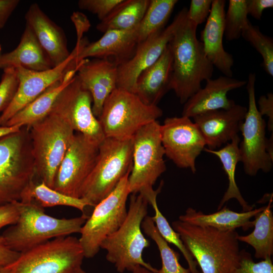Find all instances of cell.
<instances>
[{"instance_id":"7","label":"cell","mask_w":273,"mask_h":273,"mask_svg":"<svg viewBox=\"0 0 273 273\" xmlns=\"http://www.w3.org/2000/svg\"><path fill=\"white\" fill-rule=\"evenodd\" d=\"M158 120L140 128L133 137L132 166L128 177L130 194H140L149 202L156 198L163 182L154 190L153 186L166 167Z\"/></svg>"},{"instance_id":"37","label":"cell","mask_w":273,"mask_h":273,"mask_svg":"<svg viewBox=\"0 0 273 273\" xmlns=\"http://www.w3.org/2000/svg\"><path fill=\"white\" fill-rule=\"evenodd\" d=\"M18 84L16 69L14 67L5 68L0 82V113L3 112L12 101Z\"/></svg>"},{"instance_id":"5","label":"cell","mask_w":273,"mask_h":273,"mask_svg":"<svg viewBox=\"0 0 273 273\" xmlns=\"http://www.w3.org/2000/svg\"><path fill=\"white\" fill-rule=\"evenodd\" d=\"M148 202L140 194H132L129 208L123 223L102 243L101 248L107 251L106 259L114 264L117 271H132L141 266L153 273L158 269L143 259L144 250L150 246V241L141 230L143 220L147 216Z\"/></svg>"},{"instance_id":"1","label":"cell","mask_w":273,"mask_h":273,"mask_svg":"<svg viewBox=\"0 0 273 273\" xmlns=\"http://www.w3.org/2000/svg\"><path fill=\"white\" fill-rule=\"evenodd\" d=\"M201 273H231L239 264L241 250L236 231H223L191 224L179 220L172 222Z\"/></svg>"},{"instance_id":"47","label":"cell","mask_w":273,"mask_h":273,"mask_svg":"<svg viewBox=\"0 0 273 273\" xmlns=\"http://www.w3.org/2000/svg\"><path fill=\"white\" fill-rule=\"evenodd\" d=\"M79 273H86V272L81 268L79 270ZM131 273H153V272H151V271L146 268L145 267H144L141 266H136L135 268H134Z\"/></svg>"},{"instance_id":"39","label":"cell","mask_w":273,"mask_h":273,"mask_svg":"<svg viewBox=\"0 0 273 273\" xmlns=\"http://www.w3.org/2000/svg\"><path fill=\"white\" fill-rule=\"evenodd\" d=\"M122 0H80L79 9L97 16L100 21L105 18Z\"/></svg>"},{"instance_id":"42","label":"cell","mask_w":273,"mask_h":273,"mask_svg":"<svg viewBox=\"0 0 273 273\" xmlns=\"http://www.w3.org/2000/svg\"><path fill=\"white\" fill-rule=\"evenodd\" d=\"M257 109L261 116L268 117L267 124V129L272 132L273 131V94L268 93L266 95H262L258 101Z\"/></svg>"},{"instance_id":"22","label":"cell","mask_w":273,"mask_h":273,"mask_svg":"<svg viewBox=\"0 0 273 273\" xmlns=\"http://www.w3.org/2000/svg\"><path fill=\"white\" fill-rule=\"evenodd\" d=\"M225 3L224 0H212L210 14L201 33V42L213 66L224 76L232 77L234 58L223 45Z\"/></svg>"},{"instance_id":"6","label":"cell","mask_w":273,"mask_h":273,"mask_svg":"<svg viewBox=\"0 0 273 273\" xmlns=\"http://www.w3.org/2000/svg\"><path fill=\"white\" fill-rule=\"evenodd\" d=\"M36 176L29 129L0 138V205L21 201Z\"/></svg>"},{"instance_id":"14","label":"cell","mask_w":273,"mask_h":273,"mask_svg":"<svg viewBox=\"0 0 273 273\" xmlns=\"http://www.w3.org/2000/svg\"><path fill=\"white\" fill-rule=\"evenodd\" d=\"M160 132L165 155L177 167L196 171V160L205 148V140L190 118H166Z\"/></svg>"},{"instance_id":"2","label":"cell","mask_w":273,"mask_h":273,"mask_svg":"<svg viewBox=\"0 0 273 273\" xmlns=\"http://www.w3.org/2000/svg\"><path fill=\"white\" fill-rule=\"evenodd\" d=\"M29 129L36 176L53 189L57 171L75 134L60 94L49 113Z\"/></svg>"},{"instance_id":"11","label":"cell","mask_w":273,"mask_h":273,"mask_svg":"<svg viewBox=\"0 0 273 273\" xmlns=\"http://www.w3.org/2000/svg\"><path fill=\"white\" fill-rule=\"evenodd\" d=\"M128 172L114 190L94 207L81 228L80 244L84 257H94L99 251L102 242L116 231L123 223L127 213L126 202L130 194Z\"/></svg>"},{"instance_id":"49","label":"cell","mask_w":273,"mask_h":273,"mask_svg":"<svg viewBox=\"0 0 273 273\" xmlns=\"http://www.w3.org/2000/svg\"><path fill=\"white\" fill-rule=\"evenodd\" d=\"M12 265L7 266H0V273H11Z\"/></svg>"},{"instance_id":"12","label":"cell","mask_w":273,"mask_h":273,"mask_svg":"<svg viewBox=\"0 0 273 273\" xmlns=\"http://www.w3.org/2000/svg\"><path fill=\"white\" fill-rule=\"evenodd\" d=\"M255 81V74L250 73L246 83L248 107L240 131L243 140L239 144L240 161L245 173L251 176H255L260 170L269 172L273 162V158L266 151V124L256 103Z\"/></svg>"},{"instance_id":"41","label":"cell","mask_w":273,"mask_h":273,"mask_svg":"<svg viewBox=\"0 0 273 273\" xmlns=\"http://www.w3.org/2000/svg\"><path fill=\"white\" fill-rule=\"evenodd\" d=\"M17 202L0 205V231L6 226L16 223L19 217Z\"/></svg>"},{"instance_id":"51","label":"cell","mask_w":273,"mask_h":273,"mask_svg":"<svg viewBox=\"0 0 273 273\" xmlns=\"http://www.w3.org/2000/svg\"><path fill=\"white\" fill-rule=\"evenodd\" d=\"M77 273H79V272H77Z\"/></svg>"},{"instance_id":"9","label":"cell","mask_w":273,"mask_h":273,"mask_svg":"<svg viewBox=\"0 0 273 273\" xmlns=\"http://www.w3.org/2000/svg\"><path fill=\"white\" fill-rule=\"evenodd\" d=\"M162 114L157 105H147L135 94L116 88L105 101L98 119L105 138L126 140Z\"/></svg>"},{"instance_id":"48","label":"cell","mask_w":273,"mask_h":273,"mask_svg":"<svg viewBox=\"0 0 273 273\" xmlns=\"http://www.w3.org/2000/svg\"><path fill=\"white\" fill-rule=\"evenodd\" d=\"M273 136L271 133V136L267 139L266 151L270 156L273 158Z\"/></svg>"},{"instance_id":"20","label":"cell","mask_w":273,"mask_h":273,"mask_svg":"<svg viewBox=\"0 0 273 273\" xmlns=\"http://www.w3.org/2000/svg\"><path fill=\"white\" fill-rule=\"evenodd\" d=\"M80 48L76 60L78 64L92 57L107 59L118 66L130 59L138 44V27L128 30H109L98 40L87 42L86 39L77 37Z\"/></svg>"},{"instance_id":"17","label":"cell","mask_w":273,"mask_h":273,"mask_svg":"<svg viewBox=\"0 0 273 273\" xmlns=\"http://www.w3.org/2000/svg\"><path fill=\"white\" fill-rule=\"evenodd\" d=\"M60 96L74 130L100 144L105 136L93 113L92 96L82 86L76 74Z\"/></svg>"},{"instance_id":"33","label":"cell","mask_w":273,"mask_h":273,"mask_svg":"<svg viewBox=\"0 0 273 273\" xmlns=\"http://www.w3.org/2000/svg\"><path fill=\"white\" fill-rule=\"evenodd\" d=\"M141 227L144 233L154 241L159 249L162 265L156 273H191L189 268L181 265L178 253L161 237L151 217L146 216L142 222Z\"/></svg>"},{"instance_id":"34","label":"cell","mask_w":273,"mask_h":273,"mask_svg":"<svg viewBox=\"0 0 273 273\" xmlns=\"http://www.w3.org/2000/svg\"><path fill=\"white\" fill-rule=\"evenodd\" d=\"M149 204L154 210L155 215L151 218L160 235L168 243L173 244L179 249L187 261L188 268L191 273H201L197 268L198 264L196 261L185 247L179 234L170 225L166 218L160 211L157 199L151 200Z\"/></svg>"},{"instance_id":"30","label":"cell","mask_w":273,"mask_h":273,"mask_svg":"<svg viewBox=\"0 0 273 273\" xmlns=\"http://www.w3.org/2000/svg\"><path fill=\"white\" fill-rule=\"evenodd\" d=\"M272 195L263 211L255 216L254 228L250 234L238 235L239 242L246 243L253 247L256 258H271L273 254V214L271 210Z\"/></svg>"},{"instance_id":"52","label":"cell","mask_w":273,"mask_h":273,"mask_svg":"<svg viewBox=\"0 0 273 273\" xmlns=\"http://www.w3.org/2000/svg\"></svg>"},{"instance_id":"46","label":"cell","mask_w":273,"mask_h":273,"mask_svg":"<svg viewBox=\"0 0 273 273\" xmlns=\"http://www.w3.org/2000/svg\"><path fill=\"white\" fill-rule=\"evenodd\" d=\"M23 126L20 125L6 126H0V138L7 135L19 131Z\"/></svg>"},{"instance_id":"4","label":"cell","mask_w":273,"mask_h":273,"mask_svg":"<svg viewBox=\"0 0 273 273\" xmlns=\"http://www.w3.org/2000/svg\"><path fill=\"white\" fill-rule=\"evenodd\" d=\"M19 217L1 235L11 249L21 253L53 239L80 233L88 216L58 218L44 212L36 203L17 202Z\"/></svg>"},{"instance_id":"13","label":"cell","mask_w":273,"mask_h":273,"mask_svg":"<svg viewBox=\"0 0 273 273\" xmlns=\"http://www.w3.org/2000/svg\"><path fill=\"white\" fill-rule=\"evenodd\" d=\"M100 144L81 133H75L57 171L53 189L66 195L81 198L83 184L93 169Z\"/></svg>"},{"instance_id":"3","label":"cell","mask_w":273,"mask_h":273,"mask_svg":"<svg viewBox=\"0 0 273 273\" xmlns=\"http://www.w3.org/2000/svg\"><path fill=\"white\" fill-rule=\"evenodd\" d=\"M197 27L186 17L168 44L172 56L170 89L182 104L202 87L203 81L211 78L213 72L214 66L197 38Z\"/></svg>"},{"instance_id":"29","label":"cell","mask_w":273,"mask_h":273,"mask_svg":"<svg viewBox=\"0 0 273 273\" xmlns=\"http://www.w3.org/2000/svg\"><path fill=\"white\" fill-rule=\"evenodd\" d=\"M150 0H122L96 26L98 30H128L136 28L142 20Z\"/></svg>"},{"instance_id":"10","label":"cell","mask_w":273,"mask_h":273,"mask_svg":"<svg viewBox=\"0 0 273 273\" xmlns=\"http://www.w3.org/2000/svg\"><path fill=\"white\" fill-rule=\"evenodd\" d=\"M84 258L78 239L57 237L21 252L11 273H77Z\"/></svg>"},{"instance_id":"25","label":"cell","mask_w":273,"mask_h":273,"mask_svg":"<svg viewBox=\"0 0 273 273\" xmlns=\"http://www.w3.org/2000/svg\"><path fill=\"white\" fill-rule=\"evenodd\" d=\"M265 207V206L247 211L237 212L224 206L216 212L209 214H205L189 207L184 214L179 216L178 220L191 224L212 227L223 231H236L240 228L247 231L253 227L254 222L251 219L263 211Z\"/></svg>"},{"instance_id":"44","label":"cell","mask_w":273,"mask_h":273,"mask_svg":"<svg viewBox=\"0 0 273 273\" xmlns=\"http://www.w3.org/2000/svg\"><path fill=\"white\" fill-rule=\"evenodd\" d=\"M21 253L10 248L4 238L0 236V266L13 264L18 259Z\"/></svg>"},{"instance_id":"15","label":"cell","mask_w":273,"mask_h":273,"mask_svg":"<svg viewBox=\"0 0 273 273\" xmlns=\"http://www.w3.org/2000/svg\"><path fill=\"white\" fill-rule=\"evenodd\" d=\"M76 44L69 57L62 63L44 71H34L22 67L16 68L19 80L16 93L7 108L0 115V126L5 124L17 112L36 99L48 88L60 80L69 70L78 64L76 58L80 44Z\"/></svg>"},{"instance_id":"45","label":"cell","mask_w":273,"mask_h":273,"mask_svg":"<svg viewBox=\"0 0 273 273\" xmlns=\"http://www.w3.org/2000/svg\"><path fill=\"white\" fill-rule=\"evenodd\" d=\"M19 3V0H0V29L4 27Z\"/></svg>"},{"instance_id":"35","label":"cell","mask_w":273,"mask_h":273,"mask_svg":"<svg viewBox=\"0 0 273 273\" xmlns=\"http://www.w3.org/2000/svg\"><path fill=\"white\" fill-rule=\"evenodd\" d=\"M246 0H230L224 16L225 39L232 41L239 39L250 22L248 19Z\"/></svg>"},{"instance_id":"24","label":"cell","mask_w":273,"mask_h":273,"mask_svg":"<svg viewBox=\"0 0 273 273\" xmlns=\"http://www.w3.org/2000/svg\"><path fill=\"white\" fill-rule=\"evenodd\" d=\"M172 72V56L168 44L158 60L139 75L133 93L145 104L157 105L163 96L171 90Z\"/></svg>"},{"instance_id":"18","label":"cell","mask_w":273,"mask_h":273,"mask_svg":"<svg viewBox=\"0 0 273 273\" xmlns=\"http://www.w3.org/2000/svg\"><path fill=\"white\" fill-rule=\"evenodd\" d=\"M247 108L235 104L229 109L208 111L193 118L208 149L215 150L229 143L241 131Z\"/></svg>"},{"instance_id":"19","label":"cell","mask_w":273,"mask_h":273,"mask_svg":"<svg viewBox=\"0 0 273 273\" xmlns=\"http://www.w3.org/2000/svg\"><path fill=\"white\" fill-rule=\"evenodd\" d=\"M118 65L103 59H88L80 61L76 75L82 86L92 97V111L98 119L104 104L110 94L117 88Z\"/></svg>"},{"instance_id":"23","label":"cell","mask_w":273,"mask_h":273,"mask_svg":"<svg viewBox=\"0 0 273 273\" xmlns=\"http://www.w3.org/2000/svg\"><path fill=\"white\" fill-rule=\"evenodd\" d=\"M25 19L26 24L34 33L39 43L54 67L59 65L70 56L63 30L53 21L36 3L31 4Z\"/></svg>"},{"instance_id":"21","label":"cell","mask_w":273,"mask_h":273,"mask_svg":"<svg viewBox=\"0 0 273 273\" xmlns=\"http://www.w3.org/2000/svg\"><path fill=\"white\" fill-rule=\"evenodd\" d=\"M206 81L201 87L184 104L182 116L189 118L208 111L229 109L235 105L234 100L228 98L231 90L241 87L247 81L240 80L232 77L220 76Z\"/></svg>"},{"instance_id":"38","label":"cell","mask_w":273,"mask_h":273,"mask_svg":"<svg viewBox=\"0 0 273 273\" xmlns=\"http://www.w3.org/2000/svg\"><path fill=\"white\" fill-rule=\"evenodd\" d=\"M231 273H273L271 258L255 262L250 253L242 250L239 264Z\"/></svg>"},{"instance_id":"40","label":"cell","mask_w":273,"mask_h":273,"mask_svg":"<svg viewBox=\"0 0 273 273\" xmlns=\"http://www.w3.org/2000/svg\"><path fill=\"white\" fill-rule=\"evenodd\" d=\"M212 0H192L187 18L196 26L204 22L208 18L212 7Z\"/></svg>"},{"instance_id":"16","label":"cell","mask_w":273,"mask_h":273,"mask_svg":"<svg viewBox=\"0 0 273 273\" xmlns=\"http://www.w3.org/2000/svg\"><path fill=\"white\" fill-rule=\"evenodd\" d=\"M187 11L186 8H184L168 26L138 44L132 57L118 66L117 88L133 93L137 78L160 57L186 18Z\"/></svg>"},{"instance_id":"36","label":"cell","mask_w":273,"mask_h":273,"mask_svg":"<svg viewBox=\"0 0 273 273\" xmlns=\"http://www.w3.org/2000/svg\"><path fill=\"white\" fill-rule=\"evenodd\" d=\"M241 36L261 56L262 67L270 76H273V39L263 34L259 27L250 22L242 31Z\"/></svg>"},{"instance_id":"28","label":"cell","mask_w":273,"mask_h":273,"mask_svg":"<svg viewBox=\"0 0 273 273\" xmlns=\"http://www.w3.org/2000/svg\"><path fill=\"white\" fill-rule=\"evenodd\" d=\"M240 137L237 135L221 149L216 150L205 148L204 150L219 158L229 180L228 189L218 206L217 210L220 209L225 203L232 199L238 201L242 208L243 212L253 209V206L249 205L242 196L235 179L236 166L240 161Z\"/></svg>"},{"instance_id":"27","label":"cell","mask_w":273,"mask_h":273,"mask_svg":"<svg viewBox=\"0 0 273 273\" xmlns=\"http://www.w3.org/2000/svg\"><path fill=\"white\" fill-rule=\"evenodd\" d=\"M76 69L68 71L59 81L48 88L42 94L15 114L5 125H20L28 128L43 119L51 111L57 98L76 74Z\"/></svg>"},{"instance_id":"32","label":"cell","mask_w":273,"mask_h":273,"mask_svg":"<svg viewBox=\"0 0 273 273\" xmlns=\"http://www.w3.org/2000/svg\"><path fill=\"white\" fill-rule=\"evenodd\" d=\"M177 0H150L147 10L138 26V43L165 28Z\"/></svg>"},{"instance_id":"31","label":"cell","mask_w":273,"mask_h":273,"mask_svg":"<svg viewBox=\"0 0 273 273\" xmlns=\"http://www.w3.org/2000/svg\"><path fill=\"white\" fill-rule=\"evenodd\" d=\"M36 200L42 208L65 206L76 208L84 212L89 203L83 198H74L58 192L47 186L43 182L34 181L29 187L21 201L31 202Z\"/></svg>"},{"instance_id":"26","label":"cell","mask_w":273,"mask_h":273,"mask_svg":"<svg viewBox=\"0 0 273 273\" xmlns=\"http://www.w3.org/2000/svg\"><path fill=\"white\" fill-rule=\"evenodd\" d=\"M18 67L34 71L47 70L54 67L33 31L26 24L18 46L0 56V69Z\"/></svg>"},{"instance_id":"43","label":"cell","mask_w":273,"mask_h":273,"mask_svg":"<svg viewBox=\"0 0 273 273\" xmlns=\"http://www.w3.org/2000/svg\"><path fill=\"white\" fill-rule=\"evenodd\" d=\"M246 6L248 15L260 20L265 9L273 7V1L246 0Z\"/></svg>"},{"instance_id":"50","label":"cell","mask_w":273,"mask_h":273,"mask_svg":"<svg viewBox=\"0 0 273 273\" xmlns=\"http://www.w3.org/2000/svg\"><path fill=\"white\" fill-rule=\"evenodd\" d=\"M1 46L0 45V53H1Z\"/></svg>"},{"instance_id":"8","label":"cell","mask_w":273,"mask_h":273,"mask_svg":"<svg viewBox=\"0 0 273 273\" xmlns=\"http://www.w3.org/2000/svg\"><path fill=\"white\" fill-rule=\"evenodd\" d=\"M133 138H105L99 145L95 166L81 190L80 197L95 207L107 197L132 166Z\"/></svg>"}]
</instances>
